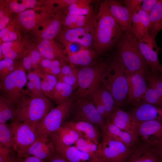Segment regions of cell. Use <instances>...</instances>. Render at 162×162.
<instances>
[{
  "mask_svg": "<svg viewBox=\"0 0 162 162\" xmlns=\"http://www.w3.org/2000/svg\"><path fill=\"white\" fill-rule=\"evenodd\" d=\"M96 18L93 46L100 54L116 45L124 32L110 12L108 0L100 3Z\"/></svg>",
  "mask_w": 162,
  "mask_h": 162,
  "instance_id": "6da1fadb",
  "label": "cell"
},
{
  "mask_svg": "<svg viewBox=\"0 0 162 162\" xmlns=\"http://www.w3.org/2000/svg\"><path fill=\"white\" fill-rule=\"evenodd\" d=\"M49 99L44 95L31 94L28 90L15 105L12 122H22L36 128L52 109Z\"/></svg>",
  "mask_w": 162,
  "mask_h": 162,
  "instance_id": "7a4b0ae2",
  "label": "cell"
},
{
  "mask_svg": "<svg viewBox=\"0 0 162 162\" xmlns=\"http://www.w3.org/2000/svg\"><path fill=\"white\" fill-rule=\"evenodd\" d=\"M101 83L112 96L116 106L122 107L127 100L128 84L126 69L116 55L107 62Z\"/></svg>",
  "mask_w": 162,
  "mask_h": 162,
  "instance_id": "3957f363",
  "label": "cell"
},
{
  "mask_svg": "<svg viewBox=\"0 0 162 162\" xmlns=\"http://www.w3.org/2000/svg\"><path fill=\"white\" fill-rule=\"evenodd\" d=\"M116 45V55L121 60L127 72L149 71L148 65L140 52L137 39L133 34L124 32Z\"/></svg>",
  "mask_w": 162,
  "mask_h": 162,
  "instance_id": "277c9868",
  "label": "cell"
},
{
  "mask_svg": "<svg viewBox=\"0 0 162 162\" xmlns=\"http://www.w3.org/2000/svg\"><path fill=\"white\" fill-rule=\"evenodd\" d=\"M107 63L96 61L78 69V89L75 99L90 98L102 83L103 74Z\"/></svg>",
  "mask_w": 162,
  "mask_h": 162,
  "instance_id": "5b68a950",
  "label": "cell"
},
{
  "mask_svg": "<svg viewBox=\"0 0 162 162\" xmlns=\"http://www.w3.org/2000/svg\"><path fill=\"white\" fill-rule=\"evenodd\" d=\"M73 101L71 98L50 111L38 125L37 139L49 137L62 126L69 114Z\"/></svg>",
  "mask_w": 162,
  "mask_h": 162,
  "instance_id": "8992f818",
  "label": "cell"
},
{
  "mask_svg": "<svg viewBox=\"0 0 162 162\" xmlns=\"http://www.w3.org/2000/svg\"><path fill=\"white\" fill-rule=\"evenodd\" d=\"M27 79L25 70L21 64L0 81L1 95L16 105L25 93L23 87L27 82Z\"/></svg>",
  "mask_w": 162,
  "mask_h": 162,
  "instance_id": "52a82bcc",
  "label": "cell"
},
{
  "mask_svg": "<svg viewBox=\"0 0 162 162\" xmlns=\"http://www.w3.org/2000/svg\"><path fill=\"white\" fill-rule=\"evenodd\" d=\"M97 155L102 162H126L132 149L123 142L102 133Z\"/></svg>",
  "mask_w": 162,
  "mask_h": 162,
  "instance_id": "ba28073f",
  "label": "cell"
},
{
  "mask_svg": "<svg viewBox=\"0 0 162 162\" xmlns=\"http://www.w3.org/2000/svg\"><path fill=\"white\" fill-rule=\"evenodd\" d=\"M14 141V151L22 158L26 151L37 139V128L22 122H12L9 125Z\"/></svg>",
  "mask_w": 162,
  "mask_h": 162,
  "instance_id": "9c48e42d",
  "label": "cell"
},
{
  "mask_svg": "<svg viewBox=\"0 0 162 162\" xmlns=\"http://www.w3.org/2000/svg\"><path fill=\"white\" fill-rule=\"evenodd\" d=\"M96 23L95 18L93 21L85 26L62 30L57 36L58 39L64 46L69 43L75 42L89 48L93 45Z\"/></svg>",
  "mask_w": 162,
  "mask_h": 162,
  "instance_id": "30bf717a",
  "label": "cell"
},
{
  "mask_svg": "<svg viewBox=\"0 0 162 162\" xmlns=\"http://www.w3.org/2000/svg\"><path fill=\"white\" fill-rule=\"evenodd\" d=\"M73 116L69 121H83L104 128L106 120L97 110L91 98H77Z\"/></svg>",
  "mask_w": 162,
  "mask_h": 162,
  "instance_id": "8fae6325",
  "label": "cell"
},
{
  "mask_svg": "<svg viewBox=\"0 0 162 162\" xmlns=\"http://www.w3.org/2000/svg\"><path fill=\"white\" fill-rule=\"evenodd\" d=\"M126 72L128 84L127 101L136 106L142 101L147 90L146 76L148 72Z\"/></svg>",
  "mask_w": 162,
  "mask_h": 162,
  "instance_id": "7c38bea8",
  "label": "cell"
},
{
  "mask_svg": "<svg viewBox=\"0 0 162 162\" xmlns=\"http://www.w3.org/2000/svg\"><path fill=\"white\" fill-rule=\"evenodd\" d=\"M138 134L144 143L152 148L162 141V122H137Z\"/></svg>",
  "mask_w": 162,
  "mask_h": 162,
  "instance_id": "4fadbf2b",
  "label": "cell"
},
{
  "mask_svg": "<svg viewBox=\"0 0 162 162\" xmlns=\"http://www.w3.org/2000/svg\"><path fill=\"white\" fill-rule=\"evenodd\" d=\"M156 36L148 34L137 40L140 53L153 72L159 71L160 64L159 63L158 52L159 48L157 46L155 40Z\"/></svg>",
  "mask_w": 162,
  "mask_h": 162,
  "instance_id": "5bb4252c",
  "label": "cell"
},
{
  "mask_svg": "<svg viewBox=\"0 0 162 162\" xmlns=\"http://www.w3.org/2000/svg\"><path fill=\"white\" fill-rule=\"evenodd\" d=\"M56 151L70 162H99L74 146L66 145L54 133L50 136Z\"/></svg>",
  "mask_w": 162,
  "mask_h": 162,
  "instance_id": "9a60e30c",
  "label": "cell"
},
{
  "mask_svg": "<svg viewBox=\"0 0 162 162\" xmlns=\"http://www.w3.org/2000/svg\"><path fill=\"white\" fill-rule=\"evenodd\" d=\"M158 72L149 71L147 74L148 86L142 101L162 108V76Z\"/></svg>",
  "mask_w": 162,
  "mask_h": 162,
  "instance_id": "2e32d148",
  "label": "cell"
},
{
  "mask_svg": "<svg viewBox=\"0 0 162 162\" xmlns=\"http://www.w3.org/2000/svg\"><path fill=\"white\" fill-rule=\"evenodd\" d=\"M107 120L116 126L129 133L137 142L139 141L137 122L130 113L115 106Z\"/></svg>",
  "mask_w": 162,
  "mask_h": 162,
  "instance_id": "e0dca14e",
  "label": "cell"
},
{
  "mask_svg": "<svg viewBox=\"0 0 162 162\" xmlns=\"http://www.w3.org/2000/svg\"><path fill=\"white\" fill-rule=\"evenodd\" d=\"M110 12L124 32L132 34V15L122 1L108 0Z\"/></svg>",
  "mask_w": 162,
  "mask_h": 162,
  "instance_id": "ac0fdd59",
  "label": "cell"
},
{
  "mask_svg": "<svg viewBox=\"0 0 162 162\" xmlns=\"http://www.w3.org/2000/svg\"><path fill=\"white\" fill-rule=\"evenodd\" d=\"M37 49L44 58L58 60L63 63H68L65 49L53 39L42 40Z\"/></svg>",
  "mask_w": 162,
  "mask_h": 162,
  "instance_id": "d6986e66",
  "label": "cell"
},
{
  "mask_svg": "<svg viewBox=\"0 0 162 162\" xmlns=\"http://www.w3.org/2000/svg\"><path fill=\"white\" fill-rule=\"evenodd\" d=\"M75 130L80 138L89 140L98 145L101 134L98 128L90 123L83 121H67L62 124Z\"/></svg>",
  "mask_w": 162,
  "mask_h": 162,
  "instance_id": "ffe728a7",
  "label": "cell"
},
{
  "mask_svg": "<svg viewBox=\"0 0 162 162\" xmlns=\"http://www.w3.org/2000/svg\"><path fill=\"white\" fill-rule=\"evenodd\" d=\"M137 122L151 120L162 122V108L142 101L130 113Z\"/></svg>",
  "mask_w": 162,
  "mask_h": 162,
  "instance_id": "44dd1931",
  "label": "cell"
},
{
  "mask_svg": "<svg viewBox=\"0 0 162 162\" xmlns=\"http://www.w3.org/2000/svg\"><path fill=\"white\" fill-rule=\"evenodd\" d=\"M55 146L50 138L37 139L27 149L22 157L32 156L46 160L56 152Z\"/></svg>",
  "mask_w": 162,
  "mask_h": 162,
  "instance_id": "7402d4cb",
  "label": "cell"
},
{
  "mask_svg": "<svg viewBox=\"0 0 162 162\" xmlns=\"http://www.w3.org/2000/svg\"><path fill=\"white\" fill-rule=\"evenodd\" d=\"M126 162H162V158L146 144L132 149Z\"/></svg>",
  "mask_w": 162,
  "mask_h": 162,
  "instance_id": "603a6c76",
  "label": "cell"
},
{
  "mask_svg": "<svg viewBox=\"0 0 162 162\" xmlns=\"http://www.w3.org/2000/svg\"><path fill=\"white\" fill-rule=\"evenodd\" d=\"M102 130L103 133L123 142L128 147H132L137 142L129 133L116 126L109 120H106Z\"/></svg>",
  "mask_w": 162,
  "mask_h": 162,
  "instance_id": "cb8c5ba5",
  "label": "cell"
},
{
  "mask_svg": "<svg viewBox=\"0 0 162 162\" xmlns=\"http://www.w3.org/2000/svg\"><path fill=\"white\" fill-rule=\"evenodd\" d=\"M64 15L58 11L47 21V24L41 30L40 36L43 40H51L57 36L62 30L61 26Z\"/></svg>",
  "mask_w": 162,
  "mask_h": 162,
  "instance_id": "d4e9b609",
  "label": "cell"
},
{
  "mask_svg": "<svg viewBox=\"0 0 162 162\" xmlns=\"http://www.w3.org/2000/svg\"><path fill=\"white\" fill-rule=\"evenodd\" d=\"M97 14L95 13L88 15L65 14L63 19L62 25L64 30L84 26L93 21Z\"/></svg>",
  "mask_w": 162,
  "mask_h": 162,
  "instance_id": "484cf974",
  "label": "cell"
},
{
  "mask_svg": "<svg viewBox=\"0 0 162 162\" xmlns=\"http://www.w3.org/2000/svg\"><path fill=\"white\" fill-rule=\"evenodd\" d=\"M97 55L95 50L87 48L67 57L69 63L83 67L91 65L96 62Z\"/></svg>",
  "mask_w": 162,
  "mask_h": 162,
  "instance_id": "4316f807",
  "label": "cell"
},
{
  "mask_svg": "<svg viewBox=\"0 0 162 162\" xmlns=\"http://www.w3.org/2000/svg\"><path fill=\"white\" fill-rule=\"evenodd\" d=\"M74 90L72 86L58 80L48 98L58 105L70 99Z\"/></svg>",
  "mask_w": 162,
  "mask_h": 162,
  "instance_id": "83f0119b",
  "label": "cell"
},
{
  "mask_svg": "<svg viewBox=\"0 0 162 162\" xmlns=\"http://www.w3.org/2000/svg\"><path fill=\"white\" fill-rule=\"evenodd\" d=\"M78 71L75 65L64 63L58 76V80L72 86L74 90L78 87Z\"/></svg>",
  "mask_w": 162,
  "mask_h": 162,
  "instance_id": "f1b7e54d",
  "label": "cell"
},
{
  "mask_svg": "<svg viewBox=\"0 0 162 162\" xmlns=\"http://www.w3.org/2000/svg\"><path fill=\"white\" fill-rule=\"evenodd\" d=\"M19 22L23 28L27 30L34 28L42 20V15L34 10H26L20 13L18 15Z\"/></svg>",
  "mask_w": 162,
  "mask_h": 162,
  "instance_id": "f546056e",
  "label": "cell"
},
{
  "mask_svg": "<svg viewBox=\"0 0 162 162\" xmlns=\"http://www.w3.org/2000/svg\"><path fill=\"white\" fill-rule=\"evenodd\" d=\"M94 93L104 105L107 115V118L106 120L108 119L116 106L113 97L102 83Z\"/></svg>",
  "mask_w": 162,
  "mask_h": 162,
  "instance_id": "4dcf8cb0",
  "label": "cell"
},
{
  "mask_svg": "<svg viewBox=\"0 0 162 162\" xmlns=\"http://www.w3.org/2000/svg\"><path fill=\"white\" fill-rule=\"evenodd\" d=\"M91 0H81L80 2L71 5L63 10L65 14L80 15L92 14L93 9L90 4Z\"/></svg>",
  "mask_w": 162,
  "mask_h": 162,
  "instance_id": "1f68e13d",
  "label": "cell"
},
{
  "mask_svg": "<svg viewBox=\"0 0 162 162\" xmlns=\"http://www.w3.org/2000/svg\"><path fill=\"white\" fill-rule=\"evenodd\" d=\"M53 133L64 144L68 146L74 144L80 138L78 133L75 130L62 125Z\"/></svg>",
  "mask_w": 162,
  "mask_h": 162,
  "instance_id": "d6a6232c",
  "label": "cell"
},
{
  "mask_svg": "<svg viewBox=\"0 0 162 162\" xmlns=\"http://www.w3.org/2000/svg\"><path fill=\"white\" fill-rule=\"evenodd\" d=\"M42 79L41 80V87L42 93L48 97L57 84L58 80L56 76L44 73L40 70L35 71Z\"/></svg>",
  "mask_w": 162,
  "mask_h": 162,
  "instance_id": "836d02e7",
  "label": "cell"
},
{
  "mask_svg": "<svg viewBox=\"0 0 162 162\" xmlns=\"http://www.w3.org/2000/svg\"><path fill=\"white\" fill-rule=\"evenodd\" d=\"M15 105L4 97L0 95V124L6 123L12 120L14 116Z\"/></svg>",
  "mask_w": 162,
  "mask_h": 162,
  "instance_id": "e575fe53",
  "label": "cell"
},
{
  "mask_svg": "<svg viewBox=\"0 0 162 162\" xmlns=\"http://www.w3.org/2000/svg\"><path fill=\"white\" fill-rule=\"evenodd\" d=\"M74 146L89 154L95 160L99 162H102L98 157V145L94 143L91 140L80 138L74 144Z\"/></svg>",
  "mask_w": 162,
  "mask_h": 162,
  "instance_id": "d590c367",
  "label": "cell"
},
{
  "mask_svg": "<svg viewBox=\"0 0 162 162\" xmlns=\"http://www.w3.org/2000/svg\"><path fill=\"white\" fill-rule=\"evenodd\" d=\"M63 64L58 60L44 58L41 62L39 69L44 73L54 75L57 78Z\"/></svg>",
  "mask_w": 162,
  "mask_h": 162,
  "instance_id": "8d00e7d4",
  "label": "cell"
},
{
  "mask_svg": "<svg viewBox=\"0 0 162 162\" xmlns=\"http://www.w3.org/2000/svg\"><path fill=\"white\" fill-rule=\"evenodd\" d=\"M0 145L14 151L13 135L9 125L6 123L0 124Z\"/></svg>",
  "mask_w": 162,
  "mask_h": 162,
  "instance_id": "74e56055",
  "label": "cell"
},
{
  "mask_svg": "<svg viewBox=\"0 0 162 162\" xmlns=\"http://www.w3.org/2000/svg\"><path fill=\"white\" fill-rule=\"evenodd\" d=\"M17 45L12 42H3L0 47L4 57L15 60L21 56L23 50L21 47H18Z\"/></svg>",
  "mask_w": 162,
  "mask_h": 162,
  "instance_id": "f35d334b",
  "label": "cell"
},
{
  "mask_svg": "<svg viewBox=\"0 0 162 162\" xmlns=\"http://www.w3.org/2000/svg\"><path fill=\"white\" fill-rule=\"evenodd\" d=\"M150 21L148 32L162 20V0H158L149 14Z\"/></svg>",
  "mask_w": 162,
  "mask_h": 162,
  "instance_id": "ab89813d",
  "label": "cell"
},
{
  "mask_svg": "<svg viewBox=\"0 0 162 162\" xmlns=\"http://www.w3.org/2000/svg\"><path fill=\"white\" fill-rule=\"evenodd\" d=\"M131 33L137 39H140L148 34L145 30L137 12L132 15Z\"/></svg>",
  "mask_w": 162,
  "mask_h": 162,
  "instance_id": "60d3db41",
  "label": "cell"
},
{
  "mask_svg": "<svg viewBox=\"0 0 162 162\" xmlns=\"http://www.w3.org/2000/svg\"><path fill=\"white\" fill-rule=\"evenodd\" d=\"M37 3V1L34 0H24L21 3L16 1H11L9 3V7L13 12L20 13L27 8L34 7Z\"/></svg>",
  "mask_w": 162,
  "mask_h": 162,
  "instance_id": "b9f144b4",
  "label": "cell"
},
{
  "mask_svg": "<svg viewBox=\"0 0 162 162\" xmlns=\"http://www.w3.org/2000/svg\"><path fill=\"white\" fill-rule=\"evenodd\" d=\"M28 54L30 56L32 63L33 68L32 71L38 70L40 68L41 62L44 58L38 49L32 50Z\"/></svg>",
  "mask_w": 162,
  "mask_h": 162,
  "instance_id": "7bdbcfd3",
  "label": "cell"
},
{
  "mask_svg": "<svg viewBox=\"0 0 162 162\" xmlns=\"http://www.w3.org/2000/svg\"><path fill=\"white\" fill-rule=\"evenodd\" d=\"M65 50L67 56L75 54L87 48L80 43L73 42L69 43L64 46Z\"/></svg>",
  "mask_w": 162,
  "mask_h": 162,
  "instance_id": "ee69618b",
  "label": "cell"
},
{
  "mask_svg": "<svg viewBox=\"0 0 162 162\" xmlns=\"http://www.w3.org/2000/svg\"><path fill=\"white\" fill-rule=\"evenodd\" d=\"M142 1L143 0H124L122 2L132 15L140 8Z\"/></svg>",
  "mask_w": 162,
  "mask_h": 162,
  "instance_id": "f6af8a7d",
  "label": "cell"
},
{
  "mask_svg": "<svg viewBox=\"0 0 162 162\" xmlns=\"http://www.w3.org/2000/svg\"><path fill=\"white\" fill-rule=\"evenodd\" d=\"M90 98L98 112L102 117L106 120L107 118V114L104 107L100 100L94 93Z\"/></svg>",
  "mask_w": 162,
  "mask_h": 162,
  "instance_id": "bcb514c9",
  "label": "cell"
},
{
  "mask_svg": "<svg viewBox=\"0 0 162 162\" xmlns=\"http://www.w3.org/2000/svg\"><path fill=\"white\" fill-rule=\"evenodd\" d=\"M137 12L145 30L148 33L150 24L149 14L141 8L138 10Z\"/></svg>",
  "mask_w": 162,
  "mask_h": 162,
  "instance_id": "7dc6e473",
  "label": "cell"
},
{
  "mask_svg": "<svg viewBox=\"0 0 162 162\" xmlns=\"http://www.w3.org/2000/svg\"><path fill=\"white\" fill-rule=\"evenodd\" d=\"M27 77V79L32 82L38 90L43 93L41 90V78L40 76L35 72L31 71L28 72Z\"/></svg>",
  "mask_w": 162,
  "mask_h": 162,
  "instance_id": "c3c4849f",
  "label": "cell"
},
{
  "mask_svg": "<svg viewBox=\"0 0 162 162\" xmlns=\"http://www.w3.org/2000/svg\"><path fill=\"white\" fill-rule=\"evenodd\" d=\"M81 0H54L52 1L53 3H55L58 4V10L60 8L63 9L73 4L79 2Z\"/></svg>",
  "mask_w": 162,
  "mask_h": 162,
  "instance_id": "681fc988",
  "label": "cell"
},
{
  "mask_svg": "<svg viewBox=\"0 0 162 162\" xmlns=\"http://www.w3.org/2000/svg\"><path fill=\"white\" fill-rule=\"evenodd\" d=\"M158 0H143L140 8L149 14Z\"/></svg>",
  "mask_w": 162,
  "mask_h": 162,
  "instance_id": "f907efd6",
  "label": "cell"
},
{
  "mask_svg": "<svg viewBox=\"0 0 162 162\" xmlns=\"http://www.w3.org/2000/svg\"><path fill=\"white\" fill-rule=\"evenodd\" d=\"M13 151L0 145V162H5Z\"/></svg>",
  "mask_w": 162,
  "mask_h": 162,
  "instance_id": "816d5d0a",
  "label": "cell"
},
{
  "mask_svg": "<svg viewBox=\"0 0 162 162\" xmlns=\"http://www.w3.org/2000/svg\"><path fill=\"white\" fill-rule=\"evenodd\" d=\"M17 37V34L16 32L10 30L1 38V40L3 43L10 42L16 40Z\"/></svg>",
  "mask_w": 162,
  "mask_h": 162,
  "instance_id": "f5cc1de1",
  "label": "cell"
},
{
  "mask_svg": "<svg viewBox=\"0 0 162 162\" xmlns=\"http://www.w3.org/2000/svg\"><path fill=\"white\" fill-rule=\"evenodd\" d=\"M21 64L25 70L28 71V72L31 71L33 64L31 58L28 54L23 57Z\"/></svg>",
  "mask_w": 162,
  "mask_h": 162,
  "instance_id": "db71d44e",
  "label": "cell"
},
{
  "mask_svg": "<svg viewBox=\"0 0 162 162\" xmlns=\"http://www.w3.org/2000/svg\"><path fill=\"white\" fill-rule=\"evenodd\" d=\"M46 162H70L56 151L47 160Z\"/></svg>",
  "mask_w": 162,
  "mask_h": 162,
  "instance_id": "11a10c76",
  "label": "cell"
},
{
  "mask_svg": "<svg viewBox=\"0 0 162 162\" xmlns=\"http://www.w3.org/2000/svg\"><path fill=\"white\" fill-rule=\"evenodd\" d=\"M27 89L32 94L38 95H44L43 94L39 92L34 84L30 81H29L26 84Z\"/></svg>",
  "mask_w": 162,
  "mask_h": 162,
  "instance_id": "9f6ffc18",
  "label": "cell"
},
{
  "mask_svg": "<svg viewBox=\"0 0 162 162\" xmlns=\"http://www.w3.org/2000/svg\"><path fill=\"white\" fill-rule=\"evenodd\" d=\"M16 63L14 60L4 58L0 61V70L7 67L13 65Z\"/></svg>",
  "mask_w": 162,
  "mask_h": 162,
  "instance_id": "6f0895ef",
  "label": "cell"
},
{
  "mask_svg": "<svg viewBox=\"0 0 162 162\" xmlns=\"http://www.w3.org/2000/svg\"><path fill=\"white\" fill-rule=\"evenodd\" d=\"M22 158L23 162H46L45 160L32 156H26Z\"/></svg>",
  "mask_w": 162,
  "mask_h": 162,
  "instance_id": "680465c9",
  "label": "cell"
},
{
  "mask_svg": "<svg viewBox=\"0 0 162 162\" xmlns=\"http://www.w3.org/2000/svg\"><path fill=\"white\" fill-rule=\"evenodd\" d=\"M13 151L10 153L5 162H23L22 158L19 157L16 153H14Z\"/></svg>",
  "mask_w": 162,
  "mask_h": 162,
  "instance_id": "91938a15",
  "label": "cell"
},
{
  "mask_svg": "<svg viewBox=\"0 0 162 162\" xmlns=\"http://www.w3.org/2000/svg\"><path fill=\"white\" fill-rule=\"evenodd\" d=\"M162 29V20L156 24L149 32L148 34H152L156 36L159 32Z\"/></svg>",
  "mask_w": 162,
  "mask_h": 162,
  "instance_id": "94428289",
  "label": "cell"
},
{
  "mask_svg": "<svg viewBox=\"0 0 162 162\" xmlns=\"http://www.w3.org/2000/svg\"><path fill=\"white\" fill-rule=\"evenodd\" d=\"M10 21L9 18L7 16H4L0 18V29L5 28Z\"/></svg>",
  "mask_w": 162,
  "mask_h": 162,
  "instance_id": "6125c7cd",
  "label": "cell"
},
{
  "mask_svg": "<svg viewBox=\"0 0 162 162\" xmlns=\"http://www.w3.org/2000/svg\"><path fill=\"white\" fill-rule=\"evenodd\" d=\"M152 148L162 158V141L158 145Z\"/></svg>",
  "mask_w": 162,
  "mask_h": 162,
  "instance_id": "be15d7a7",
  "label": "cell"
},
{
  "mask_svg": "<svg viewBox=\"0 0 162 162\" xmlns=\"http://www.w3.org/2000/svg\"><path fill=\"white\" fill-rule=\"evenodd\" d=\"M10 30L9 29L7 28H5L1 30L0 31V38H2Z\"/></svg>",
  "mask_w": 162,
  "mask_h": 162,
  "instance_id": "e7e4bbea",
  "label": "cell"
},
{
  "mask_svg": "<svg viewBox=\"0 0 162 162\" xmlns=\"http://www.w3.org/2000/svg\"><path fill=\"white\" fill-rule=\"evenodd\" d=\"M4 16V12L2 10H0V18Z\"/></svg>",
  "mask_w": 162,
  "mask_h": 162,
  "instance_id": "03108f58",
  "label": "cell"
},
{
  "mask_svg": "<svg viewBox=\"0 0 162 162\" xmlns=\"http://www.w3.org/2000/svg\"><path fill=\"white\" fill-rule=\"evenodd\" d=\"M159 71L161 75L162 76V65H160V67Z\"/></svg>",
  "mask_w": 162,
  "mask_h": 162,
  "instance_id": "003e7915",
  "label": "cell"
}]
</instances>
